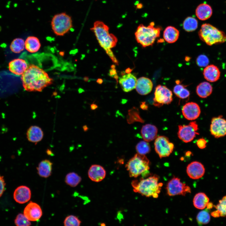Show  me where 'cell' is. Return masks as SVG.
<instances>
[{
	"mask_svg": "<svg viewBox=\"0 0 226 226\" xmlns=\"http://www.w3.org/2000/svg\"><path fill=\"white\" fill-rule=\"evenodd\" d=\"M21 79L24 89L30 92H41L53 82L44 70L33 64L28 66Z\"/></svg>",
	"mask_w": 226,
	"mask_h": 226,
	"instance_id": "1",
	"label": "cell"
},
{
	"mask_svg": "<svg viewBox=\"0 0 226 226\" xmlns=\"http://www.w3.org/2000/svg\"><path fill=\"white\" fill-rule=\"evenodd\" d=\"M91 30L94 33L101 46L113 62L118 65V61L111 50L116 46L117 39L113 34L109 33L108 26L102 22L97 21L94 24Z\"/></svg>",
	"mask_w": 226,
	"mask_h": 226,
	"instance_id": "2",
	"label": "cell"
},
{
	"mask_svg": "<svg viewBox=\"0 0 226 226\" xmlns=\"http://www.w3.org/2000/svg\"><path fill=\"white\" fill-rule=\"evenodd\" d=\"M159 176L154 175L147 178L135 180L131 182L134 191L147 197H158L163 183L159 182Z\"/></svg>",
	"mask_w": 226,
	"mask_h": 226,
	"instance_id": "3",
	"label": "cell"
},
{
	"mask_svg": "<svg viewBox=\"0 0 226 226\" xmlns=\"http://www.w3.org/2000/svg\"><path fill=\"white\" fill-rule=\"evenodd\" d=\"M161 30L160 27L154 26L153 22L147 26L140 24L135 33L136 40L143 47L152 46L159 36Z\"/></svg>",
	"mask_w": 226,
	"mask_h": 226,
	"instance_id": "4",
	"label": "cell"
},
{
	"mask_svg": "<svg viewBox=\"0 0 226 226\" xmlns=\"http://www.w3.org/2000/svg\"><path fill=\"white\" fill-rule=\"evenodd\" d=\"M198 35L202 40L209 46L223 43L226 40L225 33L209 24L202 25Z\"/></svg>",
	"mask_w": 226,
	"mask_h": 226,
	"instance_id": "5",
	"label": "cell"
},
{
	"mask_svg": "<svg viewBox=\"0 0 226 226\" xmlns=\"http://www.w3.org/2000/svg\"><path fill=\"white\" fill-rule=\"evenodd\" d=\"M125 167L130 176L136 178L148 173L149 161L145 155L137 153L128 161Z\"/></svg>",
	"mask_w": 226,
	"mask_h": 226,
	"instance_id": "6",
	"label": "cell"
},
{
	"mask_svg": "<svg viewBox=\"0 0 226 226\" xmlns=\"http://www.w3.org/2000/svg\"><path fill=\"white\" fill-rule=\"evenodd\" d=\"M53 32L58 36H63L68 32L73 26L71 17L65 13L55 14L51 22Z\"/></svg>",
	"mask_w": 226,
	"mask_h": 226,
	"instance_id": "7",
	"label": "cell"
},
{
	"mask_svg": "<svg viewBox=\"0 0 226 226\" xmlns=\"http://www.w3.org/2000/svg\"><path fill=\"white\" fill-rule=\"evenodd\" d=\"M156 153L160 159L169 156L173 151L174 146L169 138L164 136L157 137L154 143Z\"/></svg>",
	"mask_w": 226,
	"mask_h": 226,
	"instance_id": "8",
	"label": "cell"
},
{
	"mask_svg": "<svg viewBox=\"0 0 226 226\" xmlns=\"http://www.w3.org/2000/svg\"><path fill=\"white\" fill-rule=\"evenodd\" d=\"M167 193L170 196L178 195L185 196L191 193L190 187L180 181V178L174 177L168 183L166 186Z\"/></svg>",
	"mask_w": 226,
	"mask_h": 226,
	"instance_id": "9",
	"label": "cell"
},
{
	"mask_svg": "<svg viewBox=\"0 0 226 226\" xmlns=\"http://www.w3.org/2000/svg\"><path fill=\"white\" fill-rule=\"evenodd\" d=\"M198 130V125L195 121H191L187 125H180L178 126V136L183 142H190L197 135L199 134L197 132Z\"/></svg>",
	"mask_w": 226,
	"mask_h": 226,
	"instance_id": "10",
	"label": "cell"
},
{
	"mask_svg": "<svg viewBox=\"0 0 226 226\" xmlns=\"http://www.w3.org/2000/svg\"><path fill=\"white\" fill-rule=\"evenodd\" d=\"M154 95L153 104L158 107L164 104L168 105L173 100L172 91L165 86L158 85L155 88Z\"/></svg>",
	"mask_w": 226,
	"mask_h": 226,
	"instance_id": "11",
	"label": "cell"
},
{
	"mask_svg": "<svg viewBox=\"0 0 226 226\" xmlns=\"http://www.w3.org/2000/svg\"><path fill=\"white\" fill-rule=\"evenodd\" d=\"M211 134L216 138L226 135V120L222 115L213 118L210 126Z\"/></svg>",
	"mask_w": 226,
	"mask_h": 226,
	"instance_id": "12",
	"label": "cell"
},
{
	"mask_svg": "<svg viewBox=\"0 0 226 226\" xmlns=\"http://www.w3.org/2000/svg\"><path fill=\"white\" fill-rule=\"evenodd\" d=\"M182 112L184 116L188 120H193L197 119L201 113L199 105L194 102L186 103L183 107Z\"/></svg>",
	"mask_w": 226,
	"mask_h": 226,
	"instance_id": "13",
	"label": "cell"
},
{
	"mask_svg": "<svg viewBox=\"0 0 226 226\" xmlns=\"http://www.w3.org/2000/svg\"><path fill=\"white\" fill-rule=\"evenodd\" d=\"M24 214L30 221H35L41 218L42 211L38 204L30 202L24 208Z\"/></svg>",
	"mask_w": 226,
	"mask_h": 226,
	"instance_id": "14",
	"label": "cell"
},
{
	"mask_svg": "<svg viewBox=\"0 0 226 226\" xmlns=\"http://www.w3.org/2000/svg\"><path fill=\"white\" fill-rule=\"evenodd\" d=\"M186 171L190 178L193 179H198L202 178L204 175L205 169L201 163L194 161L188 165Z\"/></svg>",
	"mask_w": 226,
	"mask_h": 226,
	"instance_id": "15",
	"label": "cell"
},
{
	"mask_svg": "<svg viewBox=\"0 0 226 226\" xmlns=\"http://www.w3.org/2000/svg\"><path fill=\"white\" fill-rule=\"evenodd\" d=\"M137 80L133 74L127 73L123 74L119 78V82L123 91L128 92L135 88Z\"/></svg>",
	"mask_w": 226,
	"mask_h": 226,
	"instance_id": "16",
	"label": "cell"
},
{
	"mask_svg": "<svg viewBox=\"0 0 226 226\" xmlns=\"http://www.w3.org/2000/svg\"><path fill=\"white\" fill-rule=\"evenodd\" d=\"M31 192L30 189L24 186L18 187L13 193V198L15 201L20 204L28 202L30 199Z\"/></svg>",
	"mask_w": 226,
	"mask_h": 226,
	"instance_id": "17",
	"label": "cell"
},
{
	"mask_svg": "<svg viewBox=\"0 0 226 226\" xmlns=\"http://www.w3.org/2000/svg\"><path fill=\"white\" fill-rule=\"evenodd\" d=\"M9 71L18 76L22 75L28 66L26 61L21 58H17L10 61L8 65Z\"/></svg>",
	"mask_w": 226,
	"mask_h": 226,
	"instance_id": "18",
	"label": "cell"
},
{
	"mask_svg": "<svg viewBox=\"0 0 226 226\" xmlns=\"http://www.w3.org/2000/svg\"><path fill=\"white\" fill-rule=\"evenodd\" d=\"M153 87V83L149 78L141 77L137 80L136 89L137 92L140 95H145L149 93Z\"/></svg>",
	"mask_w": 226,
	"mask_h": 226,
	"instance_id": "19",
	"label": "cell"
},
{
	"mask_svg": "<svg viewBox=\"0 0 226 226\" xmlns=\"http://www.w3.org/2000/svg\"><path fill=\"white\" fill-rule=\"evenodd\" d=\"M106 171L102 166L97 164H94L89 168L88 175L89 178L92 181L99 182L103 180L106 175Z\"/></svg>",
	"mask_w": 226,
	"mask_h": 226,
	"instance_id": "20",
	"label": "cell"
},
{
	"mask_svg": "<svg viewBox=\"0 0 226 226\" xmlns=\"http://www.w3.org/2000/svg\"><path fill=\"white\" fill-rule=\"evenodd\" d=\"M203 75L205 78L210 82L217 81L219 78L220 72L219 68L214 65H208L204 69Z\"/></svg>",
	"mask_w": 226,
	"mask_h": 226,
	"instance_id": "21",
	"label": "cell"
},
{
	"mask_svg": "<svg viewBox=\"0 0 226 226\" xmlns=\"http://www.w3.org/2000/svg\"><path fill=\"white\" fill-rule=\"evenodd\" d=\"M158 132V129L155 126L151 124H146L142 126L141 134L144 141L150 142L157 137Z\"/></svg>",
	"mask_w": 226,
	"mask_h": 226,
	"instance_id": "22",
	"label": "cell"
},
{
	"mask_svg": "<svg viewBox=\"0 0 226 226\" xmlns=\"http://www.w3.org/2000/svg\"><path fill=\"white\" fill-rule=\"evenodd\" d=\"M212 13L211 7L206 3L200 4L196 9V16L201 20H205L209 19L211 16Z\"/></svg>",
	"mask_w": 226,
	"mask_h": 226,
	"instance_id": "23",
	"label": "cell"
},
{
	"mask_svg": "<svg viewBox=\"0 0 226 226\" xmlns=\"http://www.w3.org/2000/svg\"><path fill=\"white\" fill-rule=\"evenodd\" d=\"M26 135L29 141L36 143L41 140L44 134L42 130L40 127L33 126H31L28 129Z\"/></svg>",
	"mask_w": 226,
	"mask_h": 226,
	"instance_id": "24",
	"label": "cell"
},
{
	"mask_svg": "<svg viewBox=\"0 0 226 226\" xmlns=\"http://www.w3.org/2000/svg\"><path fill=\"white\" fill-rule=\"evenodd\" d=\"M179 30L175 27L169 26L164 29L163 36L164 39L167 42L172 43L175 42L178 39L179 36Z\"/></svg>",
	"mask_w": 226,
	"mask_h": 226,
	"instance_id": "25",
	"label": "cell"
},
{
	"mask_svg": "<svg viewBox=\"0 0 226 226\" xmlns=\"http://www.w3.org/2000/svg\"><path fill=\"white\" fill-rule=\"evenodd\" d=\"M52 163L48 159L41 161L37 168L38 173L41 177L47 178L51 175V173Z\"/></svg>",
	"mask_w": 226,
	"mask_h": 226,
	"instance_id": "26",
	"label": "cell"
},
{
	"mask_svg": "<svg viewBox=\"0 0 226 226\" xmlns=\"http://www.w3.org/2000/svg\"><path fill=\"white\" fill-rule=\"evenodd\" d=\"M40 46L39 39L35 36H29L25 41V48L30 53L37 52L40 49Z\"/></svg>",
	"mask_w": 226,
	"mask_h": 226,
	"instance_id": "27",
	"label": "cell"
},
{
	"mask_svg": "<svg viewBox=\"0 0 226 226\" xmlns=\"http://www.w3.org/2000/svg\"><path fill=\"white\" fill-rule=\"evenodd\" d=\"M213 91V87L208 82H203L197 86L196 92L200 98H206L211 95Z\"/></svg>",
	"mask_w": 226,
	"mask_h": 226,
	"instance_id": "28",
	"label": "cell"
},
{
	"mask_svg": "<svg viewBox=\"0 0 226 226\" xmlns=\"http://www.w3.org/2000/svg\"><path fill=\"white\" fill-rule=\"evenodd\" d=\"M209 199L207 195L203 192H199L194 196L193 199L194 206L199 209H203L206 207Z\"/></svg>",
	"mask_w": 226,
	"mask_h": 226,
	"instance_id": "29",
	"label": "cell"
},
{
	"mask_svg": "<svg viewBox=\"0 0 226 226\" xmlns=\"http://www.w3.org/2000/svg\"><path fill=\"white\" fill-rule=\"evenodd\" d=\"M198 22L194 17H188L183 21L184 29L187 32H191L195 31L198 27Z\"/></svg>",
	"mask_w": 226,
	"mask_h": 226,
	"instance_id": "30",
	"label": "cell"
},
{
	"mask_svg": "<svg viewBox=\"0 0 226 226\" xmlns=\"http://www.w3.org/2000/svg\"><path fill=\"white\" fill-rule=\"evenodd\" d=\"M11 51L15 53H19L25 48V42L21 38H16L13 40L10 45Z\"/></svg>",
	"mask_w": 226,
	"mask_h": 226,
	"instance_id": "31",
	"label": "cell"
},
{
	"mask_svg": "<svg viewBox=\"0 0 226 226\" xmlns=\"http://www.w3.org/2000/svg\"><path fill=\"white\" fill-rule=\"evenodd\" d=\"M81 180V177L77 174L73 172L68 174L65 179L66 183L72 187L77 186Z\"/></svg>",
	"mask_w": 226,
	"mask_h": 226,
	"instance_id": "32",
	"label": "cell"
},
{
	"mask_svg": "<svg viewBox=\"0 0 226 226\" xmlns=\"http://www.w3.org/2000/svg\"><path fill=\"white\" fill-rule=\"evenodd\" d=\"M209 211L206 209L200 212L197 214L196 219L199 225L207 224L210 221V216L208 213Z\"/></svg>",
	"mask_w": 226,
	"mask_h": 226,
	"instance_id": "33",
	"label": "cell"
},
{
	"mask_svg": "<svg viewBox=\"0 0 226 226\" xmlns=\"http://www.w3.org/2000/svg\"><path fill=\"white\" fill-rule=\"evenodd\" d=\"M136 149L138 153L145 155L150 153L151 147L148 142L144 140L142 141L137 144Z\"/></svg>",
	"mask_w": 226,
	"mask_h": 226,
	"instance_id": "34",
	"label": "cell"
},
{
	"mask_svg": "<svg viewBox=\"0 0 226 226\" xmlns=\"http://www.w3.org/2000/svg\"><path fill=\"white\" fill-rule=\"evenodd\" d=\"M215 208L220 213V217H226V196L219 201L216 205H214Z\"/></svg>",
	"mask_w": 226,
	"mask_h": 226,
	"instance_id": "35",
	"label": "cell"
},
{
	"mask_svg": "<svg viewBox=\"0 0 226 226\" xmlns=\"http://www.w3.org/2000/svg\"><path fill=\"white\" fill-rule=\"evenodd\" d=\"M30 221L24 214L19 213L14 220L15 224L18 226H29L31 225Z\"/></svg>",
	"mask_w": 226,
	"mask_h": 226,
	"instance_id": "36",
	"label": "cell"
},
{
	"mask_svg": "<svg viewBox=\"0 0 226 226\" xmlns=\"http://www.w3.org/2000/svg\"><path fill=\"white\" fill-rule=\"evenodd\" d=\"M81 221L76 216L70 215L66 217L64 224L65 226H79Z\"/></svg>",
	"mask_w": 226,
	"mask_h": 226,
	"instance_id": "37",
	"label": "cell"
},
{
	"mask_svg": "<svg viewBox=\"0 0 226 226\" xmlns=\"http://www.w3.org/2000/svg\"><path fill=\"white\" fill-rule=\"evenodd\" d=\"M197 64L200 67H206L208 65L209 60L208 57L204 55L199 56L196 59Z\"/></svg>",
	"mask_w": 226,
	"mask_h": 226,
	"instance_id": "38",
	"label": "cell"
},
{
	"mask_svg": "<svg viewBox=\"0 0 226 226\" xmlns=\"http://www.w3.org/2000/svg\"><path fill=\"white\" fill-rule=\"evenodd\" d=\"M190 94L189 90L184 87L180 91L176 96L179 98L185 99L188 98Z\"/></svg>",
	"mask_w": 226,
	"mask_h": 226,
	"instance_id": "39",
	"label": "cell"
},
{
	"mask_svg": "<svg viewBox=\"0 0 226 226\" xmlns=\"http://www.w3.org/2000/svg\"><path fill=\"white\" fill-rule=\"evenodd\" d=\"M196 143L199 148L202 149L206 147L207 142L204 138H201L197 140Z\"/></svg>",
	"mask_w": 226,
	"mask_h": 226,
	"instance_id": "40",
	"label": "cell"
},
{
	"mask_svg": "<svg viewBox=\"0 0 226 226\" xmlns=\"http://www.w3.org/2000/svg\"><path fill=\"white\" fill-rule=\"evenodd\" d=\"M6 183L3 176L0 175V197L2 196L5 191Z\"/></svg>",
	"mask_w": 226,
	"mask_h": 226,
	"instance_id": "41",
	"label": "cell"
},
{
	"mask_svg": "<svg viewBox=\"0 0 226 226\" xmlns=\"http://www.w3.org/2000/svg\"><path fill=\"white\" fill-rule=\"evenodd\" d=\"M184 87V86L179 83L175 85L173 89V92L176 96L178 94L180 91Z\"/></svg>",
	"mask_w": 226,
	"mask_h": 226,
	"instance_id": "42",
	"label": "cell"
},
{
	"mask_svg": "<svg viewBox=\"0 0 226 226\" xmlns=\"http://www.w3.org/2000/svg\"><path fill=\"white\" fill-rule=\"evenodd\" d=\"M211 215L214 218H218L220 217L219 212L217 210L212 212L211 213Z\"/></svg>",
	"mask_w": 226,
	"mask_h": 226,
	"instance_id": "43",
	"label": "cell"
},
{
	"mask_svg": "<svg viewBox=\"0 0 226 226\" xmlns=\"http://www.w3.org/2000/svg\"><path fill=\"white\" fill-rule=\"evenodd\" d=\"M141 108L143 110H147L148 108V106L145 102H142L140 105Z\"/></svg>",
	"mask_w": 226,
	"mask_h": 226,
	"instance_id": "44",
	"label": "cell"
},
{
	"mask_svg": "<svg viewBox=\"0 0 226 226\" xmlns=\"http://www.w3.org/2000/svg\"><path fill=\"white\" fill-rule=\"evenodd\" d=\"M116 70L114 68L110 70V76L112 77L114 76L116 78V76H117L116 75Z\"/></svg>",
	"mask_w": 226,
	"mask_h": 226,
	"instance_id": "45",
	"label": "cell"
},
{
	"mask_svg": "<svg viewBox=\"0 0 226 226\" xmlns=\"http://www.w3.org/2000/svg\"><path fill=\"white\" fill-rule=\"evenodd\" d=\"M214 205L213 203L211 202H209L207 206V209L209 210L212 209Z\"/></svg>",
	"mask_w": 226,
	"mask_h": 226,
	"instance_id": "46",
	"label": "cell"
},
{
	"mask_svg": "<svg viewBox=\"0 0 226 226\" xmlns=\"http://www.w3.org/2000/svg\"><path fill=\"white\" fill-rule=\"evenodd\" d=\"M90 107L92 110H94L98 107V106L96 104H93L91 105Z\"/></svg>",
	"mask_w": 226,
	"mask_h": 226,
	"instance_id": "47",
	"label": "cell"
},
{
	"mask_svg": "<svg viewBox=\"0 0 226 226\" xmlns=\"http://www.w3.org/2000/svg\"><path fill=\"white\" fill-rule=\"evenodd\" d=\"M46 153L49 155H51V154H52L51 151L49 149H47Z\"/></svg>",
	"mask_w": 226,
	"mask_h": 226,
	"instance_id": "48",
	"label": "cell"
},
{
	"mask_svg": "<svg viewBox=\"0 0 226 226\" xmlns=\"http://www.w3.org/2000/svg\"><path fill=\"white\" fill-rule=\"evenodd\" d=\"M97 82H98V83H102V80H101V79H99L97 81Z\"/></svg>",
	"mask_w": 226,
	"mask_h": 226,
	"instance_id": "49",
	"label": "cell"
}]
</instances>
